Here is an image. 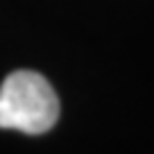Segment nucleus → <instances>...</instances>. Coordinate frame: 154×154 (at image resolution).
<instances>
[{
  "label": "nucleus",
  "mask_w": 154,
  "mask_h": 154,
  "mask_svg": "<svg viewBox=\"0 0 154 154\" xmlns=\"http://www.w3.org/2000/svg\"><path fill=\"white\" fill-rule=\"evenodd\" d=\"M59 120V97L34 70H16L0 86V129L45 134Z\"/></svg>",
  "instance_id": "nucleus-1"
}]
</instances>
